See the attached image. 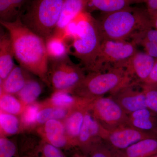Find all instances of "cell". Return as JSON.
Here are the masks:
<instances>
[{
  "label": "cell",
  "mask_w": 157,
  "mask_h": 157,
  "mask_svg": "<svg viewBox=\"0 0 157 157\" xmlns=\"http://www.w3.org/2000/svg\"><path fill=\"white\" fill-rule=\"evenodd\" d=\"M20 15L12 22L0 21L11 38L14 58L19 66L50 86L48 78L49 60L45 39L26 26Z\"/></svg>",
  "instance_id": "cell-1"
},
{
  "label": "cell",
  "mask_w": 157,
  "mask_h": 157,
  "mask_svg": "<svg viewBox=\"0 0 157 157\" xmlns=\"http://www.w3.org/2000/svg\"><path fill=\"white\" fill-rule=\"evenodd\" d=\"M97 21L102 40L130 41L137 33L154 28L152 20L146 9L132 6L104 13Z\"/></svg>",
  "instance_id": "cell-2"
},
{
  "label": "cell",
  "mask_w": 157,
  "mask_h": 157,
  "mask_svg": "<svg viewBox=\"0 0 157 157\" xmlns=\"http://www.w3.org/2000/svg\"><path fill=\"white\" fill-rule=\"evenodd\" d=\"M102 41L97 20L89 12H82L78 34L70 45L73 51L70 54L78 59L85 71L93 72Z\"/></svg>",
  "instance_id": "cell-3"
},
{
  "label": "cell",
  "mask_w": 157,
  "mask_h": 157,
  "mask_svg": "<svg viewBox=\"0 0 157 157\" xmlns=\"http://www.w3.org/2000/svg\"><path fill=\"white\" fill-rule=\"evenodd\" d=\"M133 82L124 68H112L102 72H90L71 92L79 97L95 99L107 94H112Z\"/></svg>",
  "instance_id": "cell-4"
},
{
  "label": "cell",
  "mask_w": 157,
  "mask_h": 157,
  "mask_svg": "<svg viewBox=\"0 0 157 157\" xmlns=\"http://www.w3.org/2000/svg\"><path fill=\"white\" fill-rule=\"evenodd\" d=\"M64 0H33L21 14L24 24L43 39L53 34Z\"/></svg>",
  "instance_id": "cell-5"
},
{
  "label": "cell",
  "mask_w": 157,
  "mask_h": 157,
  "mask_svg": "<svg viewBox=\"0 0 157 157\" xmlns=\"http://www.w3.org/2000/svg\"><path fill=\"white\" fill-rule=\"evenodd\" d=\"M84 70L73 63L69 56L65 58L49 60L48 78L54 91L72 92L86 76Z\"/></svg>",
  "instance_id": "cell-6"
},
{
  "label": "cell",
  "mask_w": 157,
  "mask_h": 157,
  "mask_svg": "<svg viewBox=\"0 0 157 157\" xmlns=\"http://www.w3.org/2000/svg\"><path fill=\"white\" fill-rule=\"evenodd\" d=\"M138 50L137 45L128 40H102L100 53L93 72H102L119 67Z\"/></svg>",
  "instance_id": "cell-7"
},
{
  "label": "cell",
  "mask_w": 157,
  "mask_h": 157,
  "mask_svg": "<svg viewBox=\"0 0 157 157\" xmlns=\"http://www.w3.org/2000/svg\"><path fill=\"white\" fill-rule=\"evenodd\" d=\"M90 111L94 117L107 131L127 125L128 114L111 96L94 99Z\"/></svg>",
  "instance_id": "cell-8"
},
{
  "label": "cell",
  "mask_w": 157,
  "mask_h": 157,
  "mask_svg": "<svg viewBox=\"0 0 157 157\" xmlns=\"http://www.w3.org/2000/svg\"><path fill=\"white\" fill-rule=\"evenodd\" d=\"M148 138L157 137L127 125L109 131L104 141L113 149L123 150L138 141Z\"/></svg>",
  "instance_id": "cell-9"
},
{
  "label": "cell",
  "mask_w": 157,
  "mask_h": 157,
  "mask_svg": "<svg viewBox=\"0 0 157 157\" xmlns=\"http://www.w3.org/2000/svg\"><path fill=\"white\" fill-rule=\"evenodd\" d=\"M155 59L145 52L138 50L120 67L124 69L135 83H144L148 78Z\"/></svg>",
  "instance_id": "cell-10"
},
{
  "label": "cell",
  "mask_w": 157,
  "mask_h": 157,
  "mask_svg": "<svg viewBox=\"0 0 157 157\" xmlns=\"http://www.w3.org/2000/svg\"><path fill=\"white\" fill-rule=\"evenodd\" d=\"M138 84L132 82L110 95L128 115L147 108L144 93L136 87Z\"/></svg>",
  "instance_id": "cell-11"
},
{
  "label": "cell",
  "mask_w": 157,
  "mask_h": 157,
  "mask_svg": "<svg viewBox=\"0 0 157 157\" xmlns=\"http://www.w3.org/2000/svg\"><path fill=\"white\" fill-rule=\"evenodd\" d=\"M36 130L42 140L60 149L74 147L67 135L63 121L50 120Z\"/></svg>",
  "instance_id": "cell-12"
},
{
  "label": "cell",
  "mask_w": 157,
  "mask_h": 157,
  "mask_svg": "<svg viewBox=\"0 0 157 157\" xmlns=\"http://www.w3.org/2000/svg\"><path fill=\"white\" fill-rule=\"evenodd\" d=\"M109 131L104 128L88 110L78 138V146L87 149L93 144L106 139Z\"/></svg>",
  "instance_id": "cell-13"
},
{
  "label": "cell",
  "mask_w": 157,
  "mask_h": 157,
  "mask_svg": "<svg viewBox=\"0 0 157 157\" xmlns=\"http://www.w3.org/2000/svg\"><path fill=\"white\" fill-rule=\"evenodd\" d=\"M93 101L72 109L63 121L67 135L74 147L78 146V138L85 115L90 109Z\"/></svg>",
  "instance_id": "cell-14"
},
{
  "label": "cell",
  "mask_w": 157,
  "mask_h": 157,
  "mask_svg": "<svg viewBox=\"0 0 157 157\" xmlns=\"http://www.w3.org/2000/svg\"><path fill=\"white\" fill-rule=\"evenodd\" d=\"M90 0H64L58 22L53 33L63 36L66 26L82 12L86 11Z\"/></svg>",
  "instance_id": "cell-15"
},
{
  "label": "cell",
  "mask_w": 157,
  "mask_h": 157,
  "mask_svg": "<svg viewBox=\"0 0 157 157\" xmlns=\"http://www.w3.org/2000/svg\"><path fill=\"white\" fill-rule=\"evenodd\" d=\"M127 125L157 138V113L148 108L139 109L128 115Z\"/></svg>",
  "instance_id": "cell-16"
},
{
  "label": "cell",
  "mask_w": 157,
  "mask_h": 157,
  "mask_svg": "<svg viewBox=\"0 0 157 157\" xmlns=\"http://www.w3.org/2000/svg\"><path fill=\"white\" fill-rule=\"evenodd\" d=\"M94 99L79 97L69 91H54L50 98L42 102L45 106L62 107L73 109L81 105L90 103Z\"/></svg>",
  "instance_id": "cell-17"
},
{
  "label": "cell",
  "mask_w": 157,
  "mask_h": 157,
  "mask_svg": "<svg viewBox=\"0 0 157 157\" xmlns=\"http://www.w3.org/2000/svg\"><path fill=\"white\" fill-rule=\"evenodd\" d=\"M30 73L21 66L15 65L7 78L3 81L0 80L1 93L17 94L30 78Z\"/></svg>",
  "instance_id": "cell-18"
},
{
  "label": "cell",
  "mask_w": 157,
  "mask_h": 157,
  "mask_svg": "<svg viewBox=\"0 0 157 157\" xmlns=\"http://www.w3.org/2000/svg\"><path fill=\"white\" fill-rule=\"evenodd\" d=\"M113 150L115 157H151L157 154V138H146L125 149Z\"/></svg>",
  "instance_id": "cell-19"
},
{
  "label": "cell",
  "mask_w": 157,
  "mask_h": 157,
  "mask_svg": "<svg viewBox=\"0 0 157 157\" xmlns=\"http://www.w3.org/2000/svg\"><path fill=\"white\" fill-rule=\"evenodd\" d=\"M14 55L9 33H1L0 37V80L3 81L15 67Z\"/></svg>",
  "instance_id": "cell-20"
},
{
  "label": "cell",
  "mask_w": 157,
  "mask_h": 157,
  "mask_svg": "<svg viewBox=\"0 0 157 157\" xmlns=\"http://www.w3.org/2000/svg\"><path fill=\"white\" fill-rule=\"evenodd\" d=\"M45 41L48 60H56L69 56L71 46L62 36L53 33Z\"/></svg>",
  "instance_id": "cell-21"
},
{
  "label": "cell",
  "mask_w": 157,
  "mask_h": 157,
  "mask_svg": "<svg viewBox=\"0 0 157 157\" xmlns=\"http://www.w3.org/2000/svg\"><path fill=\"white\" fill-rule=\"evenodd\" d=\"M144 3V0H90L86 11H101L110 13L131 7L134 4Z\"/></svg>",
  "instance_id": "cell-22"
},
{
  "label": "cell",
  "mask_w": 157,
  "mask_h": 157,
  "mask_svg": "<svg viewBox=\"0 0 157 157\" xmlns=\"http://www.w3.org/2000/svg\"><path fill=\"white\" fill-rule=\"evenodd\" d=\"M131 41L137 45H140L149 55L157 58V30L154 28L137 33Z\"/></svg>",
  "instance_id": "cell-23"
},
{
  "label": "cell",
  "mask_w": 157,
  "mask_h": 157,
  "mask_svg": "<svg viewBox=\"0 0 157 157\" xmlns=\"http://www.w3.org/2000/svg\"><path fill=\"white\" fill-rule=\"evenodd\" d=\"M43 91L41 82L31 77L22 89L16 95L17 98L25 106L36 102Z\"/></svg>",
  "instance_id": "cell-24"
},
{
  "label": "cell",
  "mask_w": 157,
  "mask_h": 157,
  "mask_svg": "<svg viewBox=\"0 0 157 157\" xmlns=\"http://www.w3.org/2000/svg\"><path fill=\"white\" fill-rule=\"evenodd\" d=\"M41 103L42 107L37 117V128L50 120H56L63 121L72 110L62 107L45 106L42 102Z\"/></svg>",
  "instance_id": "cell-25"
},
{
  "label": "cell",
  "mask_w": 157,
  "mask_h": 157,
  "mask_svg": "<svg viewBox=\"0 0 157 157\" xmlns=\"http://www.w3.org/2000/svg\"><path fill=\"white\" fill-rule=\"evenodd\" d=\"M1 136L8 137L16 135L21 131V124L17 116L0 112Z\"/></svg>",
  "instance_id": "cell-26"
},
{
  "label": "cell",
  "mask_w": 157,
  "mask_h": 157,
  "mask_svg": "<svg viewBox=\"0 0 157 157\" xmlns=\"http://www.w3.org/2000/svg\"><path fill=\"white\" fill-rule=\"evenodd\" d=\"M42 107L41 103L35 102L26 105L22 113L19 116L21 131L37 129V117Z\"/></svg>",
  "instance_id": "cell-27"
},
{
  "label": "cell",
  "mask_w": 157,
  "mask_h": 157,
  "mask_svg": "<svg viewBox=\"0 0 157 157\" xmlns=\"http://www.w3.org/2000/svg\"><path fill=\"white\" fill-rule=\"evenodd\" d=\"M25 107V105L14 95L1 93V111L18 116L21 114Z\"/></svg>",
  "instance_id": "cell-28"
},
{
  "label": "cell",
  "mask_w": 157,
  "mask_h": 157,
  "mask_svg": "<svg viewBox=\"0 0 157 157\" xmlns=\"http://www.w3.org/2000/svg\"><path fill=\"white\" fill-rule=\"evenodd\" d=\"M32 154L36 157H66L60 149L42 139Z\"/></svg>",
  "instance_id": "cell-29"
},
{
  "label": "cell",
  "mask_w": 157,
  "mask_h": 157,
  "mask_svg": "<svg viewBox=\"0 0 157 157\" xmlns=\"http://www.w3.org/2000/svg\"><path fill=\"white\" fill-rule=\"evenodd\" d=\"M21 14L14 8L11 0H0V21L12 22Z\"/></svg>",
  "instance_id": "cell-30"
},
{
  "label": "cell",
  "mask_w": 157,
  "mask_h": 157,
  "mask_svg": "<svg viewBox=\"0 0 157 157\" xmlns=\"http://www.w3.org/2000/svg\"><path fill=\"white\" fill-rule=\"evenodd\" d=\"M139 85L145 95L147 107L157 113V85L145 83Z\"/></svg>",
  "instance_id": "cell-31"
},
{
  "label": "cell",
  "mask_w": 157,
  "mask_h": 157,
  "mask_svg": "<svg viewBox=\"0 0 157 157\" xmlns=\"http://www.w3.org/2000/svg\"><path fill=\"white\" fill-rule=\"evenodd\" d=\"M0 157H21L17 143L8 137L1 136Z\"/></svg>",
  "instance_id": "cell-32"
},
{
  "label": "cell",
  "mask_w": 157,
  "mask_h": 157,
  "mask_svg": "<svg viewBox=\"0 0 157 157\" xmlns=\"http://www.w3.org/2000/svg\"><path fill=\"white\" fill-rule=\"evenodd\" d=\"M102 140L93 144L86 150L90 157H115L113 149L102 143Z\"/></svg>",
  "instance_id": "cell-33"
},
{
  "label": "cell",
  "mask_w": 157,
  "mask_h": 157,
  "mask_svg": "<svg viewBox=\"0 0 157 157\" xmlns=\"http://www.w3.org/2000/svg\"><path fill=\"white\" fill-rule=\"evenodd\" d=\"M146 11L152 20L157 16V0H144Z\"/></svg>",
  "instance_id": "cell-34"
},
{
  "label": "cell",
  "mask_w": 157,
  "mask_h": 157,
  "mask_svg": "<svg viewBox=\"0 0 157 157\" xmlns=\"http://www.w3.org/2000/svg\"><path fill=\"white\" fill-rule=\"evenodd\" d=\"M142 83L157 85V58L155 59L153 67L148 78Z\"/></svg>",
  "instance_id": "cell-35"
},
{
  "label": "cell",
  "mask_w": 157,
  "mask_h": 157,
  "mask_svg": "<svg viewBox=\"0 0 157 157\" xmlns=\"http://www.w3.org/2000/svg\"><path fill=\"white\" fill-rule=\"evenodd\" d=\"M28 1L29 0H11L14 8L21 13V9L26 5L27 3L28 2Z\"/></svg>",
  "instance_id": "cell-36"
},
{
  "label": "cell",
  "mask_w": 157,
  "mask_h": 157,
  "mask_svg": "<svg viewBox=\"0 0 157 157\" xmlns=\"http://www.w3.org/2000/svg\"><path fill=\"white\" fill-rule=\"evenodd\" d=\"M153 25L154 28L157 30V16L152 19Z\"/></svg>",
  "instance_id": "cell-37"
},
{
  "label": "cell",
  "mask_w": 157,
  "mask_h": 157,
  "mask_svg": "<svg viewBox=\"0 0 157 157\" xmlns=\"http://www.w3.org/2000/svg\"><path fill=\"white\" fill-rule=\"evenodd\" d=\"M71 157H87L85 156L84 155L78 153H76L72 155Z\"/></svg>",
  "instance_id": "cell-38"
},
{
  "label": "cell",
  "mask_w": 157,
  "mask_h": 157,
  "mask_svg": "<svg viewBox=\"0 0 157 157\" xmlns=\"http://www.w3.org/2000/svg\"><path fill=\"white\" fill-rule=\"evenodd\" d=\"M21 157H36L35 155L33 154H31L26 155L23 156Z\"/></svg>",
  "instance_id": "cell-39"
},
{
  "label": "cell",
  "mask_w": 157,
  "mask_h": 157,
  "mask_svg": "<svg viewBox=\"0 0 157 157\" xmlns=\"http://www.w3.org/2000/svg\"><path fill=\"white\" fill-rule=\"evenodd\" d=\"M151 157H157V154L154 155L152 156Z\"/></svg>",
  "instance_id": "cell-40"
}]
</instances>
